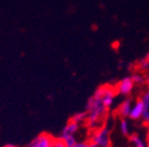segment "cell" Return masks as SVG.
<instances>
[{"label": "cell", "mask_w": 149, "mask_h": 147, "mask_svg": "<svg viewBox=\"0 0 149 147\" xmlns=\"http://www.w3.org/2000/svg\"><path fill=\"white\" fill-rule=\"evenodd\" d=\"M140 99L142 100L143 106H144V112H143L142 116V122L146 124H149V87L148 90H145L142 93Z\"/></svg>", "instance_id": "ba28073f"}, {"label": "cell", "mask_w": 149, "mask_h": 147, "mask_svg": "<svg viewBox=\"0 0 149 147\" xmlns=\"http://www.w3.org/2000/svg\"><path fill=\"white\" fill-rule=\"evenodd\" d=\"M53 137L50 134L42 133L37 135L34 139H32L27 147H51L53 142Z\"/></svg>", "instance_id": "5b68a950"}, {"label": "cell", "mask_w": 149, "mask_h": 147, "mask_svg": "<svg viewBox=\"0 0 149 147\" xmlns=\"http://www.w3.org/2000/svg\"><path fill=\"white\" fill-rule=\"evenodd\" d=\"M143 112H144V106H143L142 100L139 98L133 103V107H132V110L128 115V118L132 120H142Z\"/></svg>", "instance_id": "8992f818"}, {"label": "cell", "mask_w": 149, "mask_h": 147, "mask_svg": "<svg viewBox=\"0 0 149 147\" xmlns=\"http://www.w3.org/2000/svg\"><path fill=\"white\" fill-rule=\"evenodd\" d=\"M70 120L78 122V124H83V122H87V112L86 111H80V112L74 113Z\"/></svg>", "instance_id": "8fae6325"}, {"label": "cell", "mask_w": 149, "mask_h": 147, "mask_svg": "<svg viewBox=\"0 0 149 147\" xmlns=\"http://www.w3.org/2000/svg\"><path fill=\"white\" fill-rule=\"evenodd\" d=\"M80 126H81L80 124L70 120L62 129L59 138L62 139L66 147H74L79 142L77 140V134L80 130Z\"/></svg>", "instance_id": "3957f363"}, {"label": "cell", "mask_w": 149, "mask_h": 147, "mask_svg": "<svg viewBox=\"0 0 149 147\" xmlns=\"http://www.w3.org/2000/svg\"><path fill=\"white\" fill-rule=\"evenodd\" d=\"M128 140L133 144L134 147H147L146 142L138 134H130V136L128 137Z\"/></svg>", "instance_id": "9c48e42d"}, {"label": "cell", "mask_w": 149, "mask_h": 147, "mask_svg": "<svg viewBox=\"0 0 149 147\" xmlns=\"http://www.w3.org/2000/svg\"><path fill=\"white\" fill-rule=\"evenodd\" d=\"M119 131L123 136L130 137V126L127 118H121L119 122Z\"/></svg>", "instance_id": "30bf717a"}, {"label": "cell", "mask_w": 149, "mask_h": 147, "mask_svg": "<svg viewBox=\"0 0 149 147\" xmlns=\"http://www.w3.org/2000/svg\"><path fill=\"white\" fill-rule=\"evenodd\" d=\"M145 84H147L149 87V74H147L146 75V82H145Z\"/></svg>", "instance_id": "2e32d148"}, {"label": "cell", "mask_w": 149, "mask_h": 147, "mask_svg": "<svg viewBox=\"0 0 149 147\" xmlns=\"http://www.w3.org/2000/svg\"><path fill=\"white\" fill-rule=\"evenodd\" d=\"M51 147H66L65 143L63 142L62 139L60 138H54L53 139V142H52Z\"/></svg>", "instance_id": "4fadbf2b"}, {"label": "cell", "mask_w": 149, "mask_h": 147, "mask_svg": "<svg viewBox=\"0 0 149 147\" xmlns=\"http://www.w3.org/2000/svg\"><path fill=\"white\" fill-rule=\"evenodd\" d=\"M136 84L134 82L132 76H124L123 78H121L120 81L116 84L115 90L116 93L120 96L128 97L132 93H133L134 89H135Z\"/></svg>", "instance_id": "277c9868"}, {"label": "cell", "mask_w": 149, "mask_h": 147, "mask_svg": "<svg viewBox=\"0 0 149 147\" xmlns=\"http://www.w3.org/2000/svg\"><path fill=\"white\" fill-rule=\"evenodd\" d=\"M133 107V101L130 98H126L123 101L119 104L118 108H117V114L120 116L121 118H128V115Z\"/></svg>", "instance_id": "52a82bcc"}, {"label": "cell", "mask_w": 149, "mask_h": 147, "mask_svg": "<svg viewBox=\"0 0 149 147\" xmlns=\"http://www.w3.org/2000/svg\"><path fill=\"white\" fill-rule=\"evenodd\" d=\"M130 76L133 78V80L136 85H142L146 82V76L142 72H135V73L132 74Z\"/></svg>", "instance_id": "7c38bea8"}, {"label": "cell", "mask_w": 149, "mask_h": 147, "mask_svg": "<svg viewBox=\"0 0 149 147\" xmlns=\"http://www.w3.org/2000/svg\"><path fill=\"white\" fill-rule=\"evenodd\" d=\"M89 141H82V142H78L74 147H89Z\"/></svg>", "instance_id": "5bb4252c"}, {"label": "cell", "mask_w": 149, "mask_h": 147, "mask_svg": "<svg viewBox=\"0 0 149 147\" xmlns=\"http://www.w3.org/2000/svg\"><path fill=\"white\" fill-rule=\"evenodd\" d=\"M89 143L97 147H111V129L105 124L93 130Z\"/></svg>", "instance_id": "7a4b0ae2"}, {"label": "cell", "mask_w": 149, "mask_h": 147, "mask_svg": "<svg viewBox=\"0 0 149 147\" xmlns=\"http://www.w3.org/2000/svg\"><path fill=\"white\" fill-rule=\"evenodd\" d=\"M89 147H97V146H95V145H93V144H91V143H90V144H89Z\"/></svg>", "instance_id": "ac0fdd59"}, {"label": "cell", "mask_w": 149, "mask_h": 147, "mask_svg": "<svg viewBox=\"0 0 149 147\" xmlns=\"http://www.w3.org/2000/svg\"><path fill=\"white\" fill-rule=\"evenodd\" d=\"M4 147H16L15 145H13V144H7V145H5Z\"/></svg>", "instance_id": "e0dca14e"}, {"label": "cell", "mask_w": 149, "mask_h": 147, "mask_svg": "<svg viewBox=\"0 0 149 147\" xmlns=\"http://www.w3.org/2000/svg\"><path fill=\"white\" fill-rule=\"evenodd\" d=\"M143 59H144L145 61H147V62H149V52L145 55V57H143Z\"/></svg>", "instance_id": "9a60e30c"}, {"label": "cell", "mask_w": 149, "mask_h": 147, "mask_svg": "<svg viewBox=\"0 0 149 147\" xmlns=\"http://www.w3.org/2000/svg\"><path fill=\"white\" fill-rule=\"evenodd\" d=\"M85 111L87 112L86 124L90 129L95 130L102 126L109 112V108L102 102V87H97L87 100Z\"/></svg>", "instance_id": "6da1fadb"}]
</instances>
